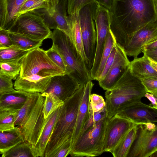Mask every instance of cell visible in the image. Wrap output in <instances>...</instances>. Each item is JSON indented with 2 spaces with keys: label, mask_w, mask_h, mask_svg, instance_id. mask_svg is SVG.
I'll list each match as a JSON object with an SVG mask.
<instances>
[{
  "label": "cell",
  "mask_w": 157,
  "mask_h": 157,
  "mask_svg": "<svg viewBox=\"0 0 157 157\" xmlns=\"http://www.w3.org/2000/svg\"><path fill=\"white\" fill-rule=\"evenodd\" d=\"M32 147L31 144L25 140L2 154V157H33Z\"/></svg>",
  "instance_id": "cell-31"
},
{
  "label": "cell",
  "mask_w": 157,
  "mask_h": 157,
  "mask_svg": "<svg viewBox=\"0 0 157 157\" xmlns=\"http://www.w3.org/2000/svg\"><path fill=\"white\" fill-rule=\"evenodd\" d=\"M13 45L9 30L0 28V49L7 48Z\"/></svg>",
  "instance_id": "cell-41"
},
{
  "label": "cell",
  "mask_w": 157,
  "mask_h": 157,
  "mask_svg": "<svg viewBox=\"0 0 157 157\" xmlns=\"http://www.w3.org/2000/svg\"><path fill=\"white\" fill-rule=\"evenodd\" d=\"M155 96V95H154ZM155 97H156V101H157V96H155Z\"/></svg>",
  "instance_id": "cell-52"
},
{
  "label": "cell",
  "mask_w": 157,
  "mask_h": 157,
  "mask_svg": "<svg viewBox=\"0 0 157 157\" xmlns=\"http://www.w3.org/2000/svg\"><path fill=\"white\" fill-rule=\"evenodd\" d=\"M9 31L42 41L51 38L52 34L43 18L32 11L19 15Z\"/></svg>",
  "instance_id": "cell-9"
},
{
  "label": "cell",
  "mask_w": 157,
  "mask_h": 157,
  "mask_svg": "<svg viewBox=\"0 0 157 157\" xmlns=\"http://www.w3.org/2000/svg\"><path fill=\"white\" fill-rule=\"evenodd\" d=\"M138 124H135L117 145L109 152L114 157H127L136 138Z\"/></svg>",
  "instance_id": "cell-26"
},
{
  "label": "cell",
  "mask_w": 157,
  "mask_h": 157,
  "mask_svg": "<svg viewBox=\"0 0 157 157\" xmlns=\"http://www.w3.org/2000/svg\"><path fill=\"white\" fill-rule=\"evenodd\" d=\"M26 0H0V28L9 30Z\"/></svg>",
  "instance_id": "cell-21"
},
{
  "label": "cell",
  "mask_w": 157,
  "mask_h": 157,
  "mask_svg": "<svg viewBox=\"0 0 157 157\" xmlns=\"http://www.w3.org/2000/svg\"><path fill=\"white\" fill-rule=\"evenodd\" d=\"M94 86V84L92 81H89L86 84L83 96L79 107L76 123L72 136V149L89 118L90 97Z\"/></svg>",
  "instance_id": "cell-20"
},
{
  "label": "cell",
  "mask_w": 157,
  "mask_h": 157,
  "mask_svg": "<svg viewBox=\"0 0 157 157\" xmlns=\"http://www.w3.org/2000/svg\"><path fill=\"white\" fill-rule=\"evenodd\" d=\"M46 51L47 54L50 59L57 65L66 72V65L63 59L58 52L52 47L50 48Z\"/></svg>",
  "instance_id": "cell-40"
},
{
  "label": "cell",
  "mask_w": 157,
  "mask_h": 157,
  "mask_svg": "<svg viewBox=\"0 0 157 157\" xmlns=\"http://www.w3.org/2000/svg\"><path fill=\"white\" fill-rule=\"evenodd\" d=\"M25 138L19 127L8 131L0 132V153L2 154L20 144Z\"/></svg>",
  "instance_id": "cell-25"
},
{
  "label": "cell",
  "mask_w": 157,
  "mask_h": 157,
  "mask_svg": "<svg viewBox=\"0 0 157 157\" xmlns=\"http://www.w3.org/2000/svg\"><path fill=\"white\" fill-rule=\"evenodd\" d=\"M116 44L113 48L111 53L106 62L102 73L97 80L98 81L105 77L112 64L117 51Z\"/></svg>",
  "instance_id": "cell-42"
},
{
  "label": "cell",
  "mask_w": 157,
  "mask_h": 157,
  "mask_svg": "<svg viewBox=\"0 0 157 157\" xmlns=\"http://www.w3.org/2000/svg\"><path fill=\"white\" fill-rule=\"evenodd\" d=\"M85 85H81L71 97L64 101L61 114L47 146L44 157H53L61 146L72 141L78 109Z\"/></svg>",
  "instance_id": "cell-2"
},
{
  "label": "cell",
  "mask_w": 157,
  "mask_h": 157,
  "mask_svg": "<svg viewBox=\"0 0 157 157\" xmlns=\"http://www.w3.org/2000/svg\"><path fill=\"white\" fill-rule=\"evenodd\" d=\"M41 94L45 98L43 112L44 118L46 119L58 108L62 106L64 101L53 94L45 93Z\"/></svg>",
  "instance_id": "cell-29"
},
{
  "label": "cell",
  "mask_w": 157,
  "mask_h": 157,
  "mask_svg": "<svg viewBox=\"0 0 157 157\" xmlns=\"http://www.w3.org/2000/svg\"><path fill=\"white\" fill-rule=\"evenodd\" d=\"M135 124L117 114L109 119L105 131L103 152L113 149Z\"/></svg>",
  "instance_id": "cell-12"
},
{
  "label": "cell",
  "mask_w": 157,
  "mask_h": 157,
  "mask_svg": "<svg viewBox=\"0 0 157 157\" xmlns=\"http://www.w3.org/2000/svg\"><path fill=\"white\" fill-rule=\"evenodd\" d=\"M109 11L110 30L124 49L135 33L157 20V0H114Z\"/></svg>",
  "instance_id": "cell-1"
},
{
  "label": "cell",
  "mask_w": 157,
  "mask_h": 157,
  "mask_svg": "<svg viewBox=\"0 0 157 157\" xmlns=\"http://www.w3.org/2000/svg\"><path fill=\"white\" fill-rule=\"evenodd\" d=\"M116 43L115 38L110 29L108 32L105 45L102 54L100 63L97 73L96 80H97L102 73L106 62L111 53L113 48Z\"/></svg>",
  "instance_id": "cell-32"
},
{
  "label": "cell",
  "mask_w": 157,
  "mask_h": 157,
  "mask_svg": "<svg viewBox=\"0 0 157 157\" xmlns=\"http://www.w3.org/2000/svg\"><path fill=\"white\" fill-rule=\"evenodd\" d=\"M117 51L112 64L102 79L98 81L100 86L107 90L112 88L129 67L130 62L123 48L116 43Z\"/></svg>",
  "instance_id": "cell-15"
},
{
  "label": "cell",
  "mask_w": 157,
  "mask_h": 157,
  "mask_svg": "<svg viewBox=\"0 0 157 157\" xmlns=\"http://www.w3.org/2000/svg\"><path fill=\"white\" fill-rule=\"evenodd\" d=\"M81 85L68 74L52 77L50 84L43 93H51L63 101L71 97Z\"/></svg>",
  "instance_id": "cell-17"
},
{
  "label": "cell",
  "mask_w": 157,
  "mask_h": 157,
  "mask_svg": "<svg viewBox=\"0 0 157 157\" xmlns=\"http://www.w3.org/2000/svg\"><path fill=\"white\" fill-rule=\"evenodd\" d=\"M52 77L33 75L24 77L18 76L14 84L15 89L28 93L44 92L48 88Z\"/></svg>",
  "instance_id": "cell-19"
},
{
  "label": "cell",
  "mask_w": 157,
  "mask_h": 157,
  "mask_svg": "<svg viewBox=\"0 0 157 157\" xmlns=\"http://www.w3.org/2000/svg\"><path fill=\"white\" fill-rule=\"evenodd\" d=\"M155 96H157V93L156 94H155V95H154Z\"/></svg>",
  "instance_id": "cell-53"
},
{
  "label": "cell",
  "mask_w": 157,
  "mask_h": 157,
  "mask_svg": "<svg viewBox=\"0 0 157 157\" xmlns=\"http://www.w3.org/2000/svg\"><path fill=\"white\" fill-rule=\"evenodd\" d=\"M68 0H59L54 11L49 13L47 9H40L32 11L40 15L50 29L61 30L71 37V29L67 15Z\"/></svg>",
  "instance_id": "cell-13"
},
{
  "label": "cell",
  "mask_w": 157,
  "mask_h": 157,
  "mask_svg": "<svg viewBox=\"0 0 157 157\" xmlns=\"http://www.w3.org/2000/svg\"><path fill=\"white\" fill-rule=\"evenodd\" d=\"M45 98L40 93H29L24 104L19 111L15 122L25 140L36 144L45 119L43 112Z\"/></svg>",
  "instance_id": "cell-4"
},
{
  "label": "cell",
  "mask_w": 157,
  "mask_h": 157,
  "mask_svg": "<svg viewBox=\"0 0 157 157\" xmlns=\"http://www.w3.org/2000/svg\"><path fill=\"white\" fill-rule=\"evenodd\" d=\"M116 114L138 124L148 122L157 123V109L141 101L130 105Z\"/></svg>",
  "instance_id": "cell-16"
},
{
  "label": "cell",
  "mask_w": 157,
  "mask_h": 157,
  "mask_svg": "<svg viewBox=\"0 0 157 157\" xmlns=\"http://www.w3.org/2000/svg\"><path fill=\"white\" fill-rule=\"evenodd\" d=\"M144 124L145 125L146 128L148 130H151L154 129L156 126L154 123L151 122L147 123Z\"/></svg>",
  "instance_id": "cell-49"
},
{
  "label": "cell",
  "mask_w": 157,
  "mask_h": 157,
  "mask_svg": "<svg viewBox=\"0 0 157 157\" xmlns=\"http://www.w3.org/2000/svg\"><path fill=\"white\" fill-rule=\"evenodd\" d=\"M97 0H68L67 13L68 15L74 13L79 10L84 6Z\"/></svg>",
  "instance_id": "cell-37"
},
{
  "label": "cell",
  "mask_w": 157,
  "mask_h": 157,
  "mask_svg": "<svg viewBox=\"0 0 157 157\" xmlns=\"http://www.w3.org/2000/svg\"><path fill=\"white\" fill-rule=\"evenodd\" d=\"M96 28L97 42L95 56L90 71L93 80L96 78L101 58L111 24L109 10L98 4L94 16Z\"/></svg>",
  "instance_id": "cell-10"
},
{
  "label": "cell",
  "mask_w": 157,
  "mask_h": 157,
  "mask_svg": "<svg viewBox=\"0 0 157 157\" xmlns=\"http://www.w3.org/2000/svg\"><path fill=\"white\" fill-rule=\"evenodd\" d=\"M106 116L107 114L105 107L99 111L90 113L89 118L84 127L80 135L94 126Z\"/></svg>",
  "instance_id": "cell-36"
},
{
  "label": "cell",
  "mask_w": 157,
  "mask_h": 157,
  "mask_svg": "<svg viewBox=\"0 0 157 157\" xmlns=\"http://www.w3.org/2000/svg\"><path fill=\"white\" fill-rule=\"evenodd\" d=\"M99 4L110 10L113 5L114 0H97Z\"/></svg>",
  "instance_id": "cell-46"
},
{
  "label": "cell",
  "mask_w": 157,
  "mask_h": 157,
  "mask_svg": "<svg viewBox=\"0 0 157 157\" xmlns=\"http://www.w3.org/2000/svg\"><path fill=\"white\" fill-rule=\"evenodd\" d=\"M62 109V106L58 108L45 119L38 140L36 145L32 147L33 157H44L47 146L60 115Z\"/></svg>",
  "instance_id": "cell-18"
},
{
  "label": "cell",
  "mask_w": 157,
  "mask_h": 157,
  "mask_svg": "<svg viewBox=\"0 0 157 157\" xmlns=\"http://www.w3.org/2000/svg\"><path fill=\"white\" fill-rule=\"evenodd\" d=\"M40 9L49 10V7L46 0H26L23 4L18 14V16L24 13Z\"/></svg>",
  "instance_id": "cell-34"
},
{
  "label": "cell",
  "mask_w": 157,
  "mask_h": 157,
  "mask_svg": "<svg viewBox=\"0 0 157 157\" xmlns=\"http://www.w3.org/2000/svg\"><path fill=\"white\" fill-rule=\"evenodd\" d=\"M0 74L16 80L19 75L21 67L20 61L0 62Z\"/></svg>",
  "instance_id": "cell-33"
},
{
  "label": "cell",
  "mask_w": 157,
  "mask_h": 157,
  "mask_svg": "<svg viewBox=\"0 0 157 157\" xmlns=\"http://www.w3.org/2000/svg\"><path fill=\"white\" fill-rule=\"evenodd\" d=\"M98 4V2H92L83 7L79 11L81 34L90 71L93 64L96 50V32L94 18Z\"/></svg>",
  "instance_id": "cell-8"
},
{
  "label": "cell",
  "mask_w": 157,
  "mask_h": 157,
  "mask_svg": "<svg viewBox=\"0 0 157 157\" xmlns=\"http://www.w3.org/2000/svg\"><path fill=\"white\" fill-rule=\"evenodd\" d=\"M150 61V64L154 69L157 72V63L156 62L152 59L148 57Z\"/></svg>",
  "instance_id": "cell-50"
},
{
  "label": "cell",
  "mask_w": 157,
  "mask_h": 157,
  "mask_svg": "<svg viewBox=\"0 0 157 157\" xmlns=\"http://www.w3.org/2000/svg\"><path fill=\"white\" fill-rule=\"evenodd\" d=\"M143 52L147 56L157 63V48L144 49Z\"/></svg>",
  "instance_id": "cell-44"
},
{
  "label": "cell",
  "mask_w": 157,
  "mask_h": 157,
  "mask_svg": "<svg viewBox=\"0 0 157 157\" xmlns=\"http://www.w3.org/2000/svg\"><path fill=\"white\" fill-rule=\"evenodd\" d=\"M143 54L142 57L134 58L130 62L129 67L132 74L140 79L145 77H157V72L150 64L148 57Z\"/></svg>",
  "instance_id": "cell-23"
},
{
  "label": "cell",
  "mask_w": 157,
  "mask_h": 157,
  "mask_svg": "<svg viewBox=\"0 0 157 157\" xmlns=\"http://www.w3.org/2000/svg\"><path fill=\"white\" fill-rule=\"evenodd\" d=\"M155 48H157V40L145 45L144 47V49H148Z\"/></svg>",
  "instance_id": "cell-48"
},
{
  "label": "cell",
  "mask_w": 157,
  "mask_h": 157,
  "mask_svg": "<svg viewBox=\"0 0 157 157\" xmlns=\"http://www.w3.org/2000/svg\"><path fill=\"white\" fill-rule=\"evenodd\" d=\"M144 97L146 98L151 102V103L150 105L157 109L156 98L154 95L147 92L145 94Z\"/></svg>",
  "instance_id": "cell-45"
},
{
  "label": "cell",
  "mask_w": 157,
  "mask_h": 157,
  "mask_svg": "<svg viewBox=\"0 0 157 157\" xmlns=\"http://www.w3.org/2000/svg\"><path fill=\"white\" fill-rule=\"evenodd\" d=\"M147 92L155 95L157 93V77H147L140 79Z\"/></svg>",
  "instance_id": "cell-39"
},
{
  "label": "cell",
  "mask_w": 157,
  "mask_h": 157,
  "mask_svg": "<svg viewBox=\"0 0 157 157\" xmlns=\"http://www.w3.org/2000/svg\"><path fill=\"white\" fill-rule=\"evenodd\" d=\"M28 94L16 90L0 95V111L20 110L25 102Z\"/></svg>",
  "instance_id": "cell-24"
},
{
  "label": "cell",
  "mask_w": 157,
  "mask_h": 157,
  "mask_svg": "<svg viewBox=\"0 0 157 157\" xmlns=\"http://www.w3.org/2000/svg\"><path fill=\"white\" fill-rule=\"evenodd\" d=\"M21 71L19 76L33 75L53 77L66 74L49 57L46 51L38 47L29 52L20 61Z\"/></svg>",
  "instance_id": "cell-7"
},
{
  "label": "cell",
  "mask_w": 157,
  "mask_h": 157,
  "mask_svg": "<svg viewBox=\"0 0 157 157\" xmlns=\"http://www.w3.org/2000/svg\"><path fill=\"white\" fill-rule=\"evenodd\" d=\"M79 10H77L67 16L68 21L71 29L70 39L90 71L85 52L81 34L79 21Z\"/></svg>",
  "instance_id": "cell-22"
},
{
  "label": "cell",
  "mask_w": 157,
  "mask_h": 157,
  "mask_svg": "<svg viewBox=\"0 0 157 157\" xmlns=\"http://www.w3.org/2000/svg\"><path fill=\"white\" fill-rule=\"evenodd\" d=\"M48 4L49 10H47L49 13H53L57 6L59 0H46Z\"/></svg>",
  "instance_id": "cell-47"
},
{
  "label": "cell",
  "mask_w": 157,
  "mask_h": 157,
  "mask_svg": "<svg viewBox=\"0 0 157 157\" xmlns=\"http://www.w3.org/2000/svg\"><path fill=\"white\" fill-rule=\"evenodd\" d=\"M31 51L24 50L15 45L7 48L0 49V62L20 61Z\"/></svg>",
  "instance_id": "cell-28"
},
{
  "label": "cell",
  "mask_w": 157,
  "mask_h": 157,
  "mask_svg": "<svg viewBox=\"0 0 157 157\" xmlns=\"http://www.w3.org/2000/svg\"><path fill=\"white\" fill-rule=\"evenodd\" d=\"M109 119L105 116L82 133L75 142L71 156L94 157L102 153L105 131Z\"/></svg>",
  "instance_id": "cell-6"
},
{
  "label": "cell",
  "mask_w": 157,
  "mask_h": 157,
  "mask_svg": "<svg viewBox=\"0 0 157 157\" xmlns=\"http://www.w3.org/2000/svg\"><path fill=\"white\" fill-rule=\"evenodd\" d=\"M12 79L0 74V95L13 92L16 90L13 88Z\"/></svg>",
  "instance_id": "cell-38"
},
{
  "label": "cell",
  "mask_w": 157,
  "mask_h": 157,
  "mask_svg": "<svg viewBox=\"0 0 157 157\" xmlns=\"http://www.w3.org/2000/svg\"><path fill=\"white\" fill-rule=\"evenodd\" d=\"M72 150V141L68 142L59 148L53 157H67L70 154Z\"/></svg>",
  "instance_id": "cell-43"
},
{
  "label": "cell",
  "mask_w": 157,
  "mask_h": 157,
  "mask_svg": "<svg viewBox=\"0 0 157 157\" xmlns=\"http://www.w3.org/2000/svg\"></svg>",
  "instance_id": "cell-54"
},
{
  "label": "cell",
  "mask_w": 157,
  "mask_h": 157,
  "mask_svg": "<svg viewBox=\"0 0 157 157\" xmlns=\"http://www.w3.org/2000/svg\"><path fill=\"white\" fill-rule=\"evenodd\" d=\"M19 110L0 111V132L8 131L14 129Z\"/></svg>",
  "instance_id": "cell-30"
},
{
  "label": "cell",
  "mask_w": 157,
  "mask_h": 157,
  "mask_svg": "<svg viewBox=\"0 0 157 157\" xmlns=\"http://www.w3.org/2000/svg\"><path fill=\"white\" fill-rule=\"evenodd\" d=\"M105 106V101L101 96L95 94L90 95L89 105L90 113L101 111Z\"/></svg>",
  "instance_id": "cell-35"
},
{
  "label": "cell",
  "mask_w": 157,
  "mask_h": 157,
  "mask_svg": "<svg viewBox=\"0 0 157 157\" xmlns=\"http://www.w3.org/2000/svg\"><path fill=\"white\" fill-rule=\"evenodd\" d=\"M151 157H157V151L151 155Z\"/></svg>",
  "instance_id": "cell-51"
},
{
  "label": "cell",
  "mask_w": 157,
  "mask_h": 157,
  "mask_svg": "<svg viewBox=\"0 0 157 157\" xmlns=\"http://www.w3.org/2000/svg\"><path fill=\"white\" fill-rule=\"evenodd\" d=\"M10 36L13 45H16L25 50H32L40 47L42 45L43 41L20 34L10 32Z\"/></svg>",
  "instance_id": "cell-27"
},
{
  "label": "cell",
  "mask_w": 157,
  "mask_h": 157,
  "mask_svg": "<svg viewBox=\"0 0 157 157\" xmlns=\"http://www.w3.org/2000/svg\"><path fill=\"white\" fill-rule=\"evenodd\" d=\"M51 38L52 47L60 55L69 74L81 85L92 80L90 71L70 37L61 30L54 29Z\"/></svg>",
  "instance_id": "cell-5"
},
{
  "label": "cell",
  "mask_w": 157,
  "mask_h": 157,
  "mask_svg": "<svg viewBox=\"0 0 157 157\" xmlns=\"http://www.w3.org/2000/svg\"><path fill=\"white\" fill-rule=\"evenodd\" d=\"M157 40V20L149 23L133 35L124 49L127 56L137 58L144 46Z\"/></svg>",
  "instance_id": "cell-14"
},
{
  "label": "cell",
  "mask_w": 157,
  "mask_h": 157,
  "mask_svg": "<svg viewBox=\"0 0 157 157\" xmlns=\"http://www.w3.org/2000/svg\"><path fill=\"white\" fill-rule=\"evenodd\" d=\"M147 91L140 80L133 75L129 67L115 85L105 93L109 119L130 105L141 101Z\"/></svg>",
  "instance_id": "cell-3"
},
{
  "label": "cell",
  "mask_w": 157,
  "mask_h": 157,
  "mask_svg": "<svg viewBox=\"0 0 157 157\" xmlns=\"http://www.w3.org/2000/svg\"><path fill=\"white\" fill-rule=\"evenodd\" d=\"M157 151V125L151 130L138 125L136 136L127 157H151Z\"/></svg>",
  "instance_id": "cell-11"
}]
</instances>
